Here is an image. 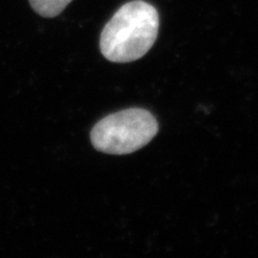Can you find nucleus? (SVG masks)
Masks as SVG:
<instances>
[{
	"label": "nucleus",
	"instance_id": "nucleus-1",
	"mask_svg": "<svg viewBox=\"0 0 258 258\" xmlns=\"http://www.w3.org/2000/svg\"><path fill=\"white\" fill-rule=\"evenodd\" d=\"M159 31V15L144 0L129 2L116 11L101 34L99 48L111 62L139 60L152 48Z\"/></svg>",
	"mask_w": 258,
	"mask_h": 258
},
{
	"label": "nucleus",
	"instance_id": "nucleus-2",
	"mask_svg": "<svg viewBox=\"0 0 258 258\" xmlns=\"http://www.w3.org/2000/svg\"><path fill=\"white\" fill-rule=\"evenodd\" d=\"M158 122L150 111L125 109L103 118L92 128L91 143L99 152L129 154L150 143L158 133Z\"/></svg>",
	"mask_w": 258,
	"mask_h": 258
},
{
	"label": "nucleus",
	"instance_id": "nucleus-3",
	"mask_svg": "<svg viewBox=\"0 0 258 258\" xmlns=\"http://www.w3.org/2000/svg\"><path fill=\"white\" fill-rule=\"evenodd\" d=\"M32 9L42 17L53 18L59 16L72 0H29Z\"/></svg>",
	"mask_w": 258,
	"mask_h": 258
}]
</instances>
